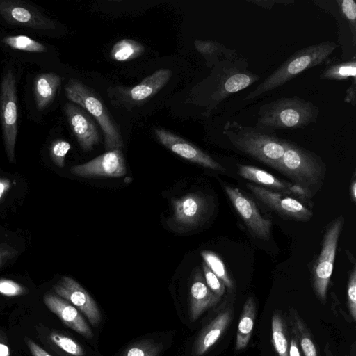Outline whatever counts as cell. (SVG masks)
Returning <instances> with one entry per match:
<instances>
[{
	"instance_id": "27",
	"label": "cell",
	"mask_w": 356,
	"mask_h": 356,
	"mask_svg": "<svg viewBox=\"0 0 356 356\" xmlns=\"http://www.w3.org/2000/svg\"><path fill=\"white\" fill-rule=\"evenodd\" d=\"M201 255L204 262L209 266L211 271L218 277L229 289V292L234 293L236 285L231 277L224 262L215 252L209 250H203Z\"/></svg>"
},
{
	"instance_id": "16",
	"label": "cell",
	"mask_w": 356,
	"mask_h": 356,
	"mask_svg": "<svg viewBox=\"0 0 356 356\" xmlns=\"http://www.w3.org/2000/svg\"><path fill=\"white\" fill-rule=\"evenodd\" d=\"M172 74L170 70L160 69L134 86L120 87L118 89L120 99L123 104H140L159 92L169 81Z\"/></svg>"
},
{
	"instance_id": "5",
	"label": "cell",
	"mask_w": 356,
	"mask_h": 356,
	"mask_svg": "<svg viewBox=\"0 0 356 356\" xmlns=\"http://www.w3.org/2000/svg\"><path fill=\"white\" fill-rule=\"evenodd\" d=\"M274 169L289 177L293 184L302 188L308 195L310 188L322 180L324 165L313 152L287 140L284 154Z\"/></svg>"
},
{
	"instance_id": "4",
	"label": "cell",
	"mask_w": 356,
	"mask_h": 356,
	"mask_svg": "<svg viewBox=\"0 0 356 356\" xmlns=\"http://www.w3.org/2000/svg\"><path fill=\"white\" fill-rule=\"evenodd\" d=\"M65 93L69 100L86 110L97 122L103 132L106 149L121 150L123 140L120 131L98 95L74 79L69 80Z\"/></svg>"
},
{
	"instance_id": "14",
	"label": "cell",
	"mask_w": 356,
	"mask_h": 356,
	"mask_svg": "<svg viewBox=\"0 0 356 356\" xmlns=\"http://www.w3.org/2000/svg\"><path fill=\"white\" fill-rule=\"evenodd\" d=\"M70 171L81 177H122L127 172L124 158L120 149L107 151L83 164L74 165Z\"/></svg>"
},
{
	"instance_id": "33",
	"label": "cell",
	"mask_w": 356,
	"mask_h": 356,
	"mask_svg": "<svg viewBox=\"0 0 356 356\" xmlns=\"http://www.w3.org/2000/svg\"><path fill=\"white\" fill-rule=\"evenodd\" d=\"M341 15L348 22L352 33V41L356 44V3L354 0L337 1Z\"/></svg>"
},
{
	"instance_id": "35",
	"label": "cell",
	"mask_w": 356,
	"mask_h": 356,
	"mask_svg": "<svg viewBox=\"0 0 356 356\" xmlns=\"http://www.w3.org/2000/svg\"><path fill=\"white\" fill-rule=\"evenodd\" d=\"M347 305L350 318L356 321V268L354 266L349 274L347 285Z\"/></svg>"
},
{
	"instance_id": "28",
	"label": "cell",
	"mask_w": 356,
	"mask_h": 356,
	"mask_svg": "<svg viewBox=\"0 0 356 356\" xmlns=\"http://www.w3.org/2000/svg\"><path fill=\"white\" fill-rule=\"evenodd\" d=\"M356 79V61L351 60L339 63L325 68L320 74L322 80H346L349 78Z\"/></svg>"
},
{
	"instance_id": "6",
	"label": "cell",
	"mask_w": 356,
	"mask_h": 356,
	"mask_svg": "<svg viewBox=\"0 0 356 356\" xmlns=\"http://www.w3.org/2000/svg\"><path fill=\"white\" fill-rule=\"evenodd\" d=\"M344 223L342 216L327 226L322 240L321 249L311 271V281L316 297L322 305L327 302V293L333 271L340 234Z\"/></svg>"
},
{
	"instance_id": "20",
	"label": "cell",
	"mask_w": 356,
	"mask_h": 356,
	"mask_svg": "<svg viewBox=\"0 0 356 356\" xmlns=\"http://www.w3.org/2000/svg\"><path fill=\"white\" fill-rule=\"evenodd\" d=\"M238 174L241 177L255 182L260 186L284 192L286 194L292 193L300 197H305L307 195L302 188L283 181L263 169L248 165H238Z\"/></svg>"
},
{
	"instance_id": "17",
	"label": "cell",
	"mask_w": 356,
	"mask_h": 356,
	"mask_svg": "<svg viewBox=\"0 0 356 356\" xmlns=\"http://www.w3.org/2000/svg\"><path fill=\"white\" fill-rule=\"evenodd\" d=\"M44 302L49 310L72 330L88 339L93 338V332L80 311L65 299L54 294L44 296Z\"/></svg>"
},
{
	"instance_id": "11",
	"label": "cell",
	"mask_w": 356,
	"mask_h": 356,
	"mask_svg": "<svg viewBox=\"0 0 356 356\" xmlns=\"http://www.w3.org/2000/svg\"><path fill=\"white\" fill-rule=\"evenodd\" d=\"M154 131L161 144L180 157L207 168L225 172L211 156L184 138L161 127L154 128Z\"/></svg>"
},
{
	"instance_id": "32",
	"label": "cell",
	"mask_w": 356,
	"mask_h": 356,
	"mask_svg": "<svg viewBox=\"0 0 356 356\" xmlns=\"http://www.w3.org/2000/svg\"><path fill=\"white\" fill-rule=\"evenodd\" d=\"M49 339L57 347L71 356H85L82 346L67 336L52 332L49 335Z\"/></svg>"
},
{
	"instance_id": "26",
	"label": "cell",
	"mask_w": 356,
	"mask_h": 356,
	"mask_svg": "<svg viewBox=\"0 0 356 356\" xmlns=\"http://www.w3.org/2000/svg\"><path fill=\"white\" fill-rule=\"evenodd\" d=\"M144 46L131 39H122L115 42L111 50V57L118 62H127L143 54Z\"/></svg>"
},
{
	"instance_id": "40",
	"label": "cell",
	"mask_w": 356,
	"mask_h": 356,
	"mask_svg": "<svg viewBox=\"0 0 356 356\" xmlns=\"http://www.w3.org/2000/svg\"><path fill=\"white\" fill-rule=\"evenodd\" d=\"M26 343L33 356H51L42 348L31 339H26Z\"/></svg>"
},
{
	"instance_id": "7",
	"label": "cell",
	"mask_w": 356,
	"mask_h": 356,
	"mask_svg": "<svg viewBox=\"0 0 356 356\" xmlns=\"http://www.w3.org/2000/svg\"><path fill=\"white\" fill-rule=\"evenodd\" d=\"M0 119L6 152L10 162L13 163L17 134V99L15 77L11 69L5 73L1 83Z\"/></svg>"
},
{
	"instance_id": "24",
	"label": "cell",
	"mask_w": 356,
	"mask_h": 356,
	"mask_svg": "<svg viewBox=\"0 0 356 356\" xmlns=\"http://www.w3.org/2000/svg\"><path fill=\"white\" fill-rule=\"evenodd\" d=\"M271 342L277 356H289L290 330L281 310H275L271 318Z\"/></svg>"
},
{
	"instance_id": "8",
	"label": "cell",
	"mask_w": 356,
	"mask_h": 356,
	"mask_svg": "<svg viewBox=\"0 0 356 356\" xmlns=\"http://www.w3.org/2000/svg\"><path fill=\"white\" fill-rule=\"evenodd\" d=\"M226 297L216 310L214 316L199 333L192 348L193 356L207 353L224 335L234 316V297Z\"/></svg>"
},
{
	"instance_id": "23",
	"label": "cell",
	"mask_w": 356,
	"mask_h": 356,
	"mask_svg": "<svg viewBox=\"0 0 356 356\" xmlns=\"http://www.w3.org/2000/svg\"><path fill=\"white\" fill-rule=\"evenodd\" d=\"M60 83V76L53 72L37 76L34 82V94L38 111L44 110L51 103Z\"/></svg>"
},
{
	"instance_id": "44",
	"label": "cell",
	"mask_w": 356,
	"mask_h": 356,
	"mask_svg": "<svg viewBox=\"0 0 356 356\" xmlns=\"http://www.w3.org/2000/svg\"><path fill=\"white\" fill-rule=\"evenodd\" d=\"M350 195L353 202L356 201V181L353 179L350 186Z\"/></svg>"
},
{
	"instance_id": "1",
	"label": "cell",
	"mask_w": 356,
	"mask_h": 356,
	"mask_svg": "<svg viewBox=\"0 0 356 356\" xmlns=\"http://www.w3.org/2000/svg\"><path fill=\"white\" fill-rule=\"evenodd\" d=\"M319 111L312 102L298 97H282L262 104L255 128L272 134L277 129L303 128L315 122Z\"/></svg>"
},
{
	"instance_id": "21",
	"label": "cell",
	"mask_w": 356,
	"mask_h": 356,
	"mask_svg": "<svg viewBox=\"0 0 356 356\" xmlns=\"http://www.w3.org/2000/svg\"><path fill=\"white\" fill-rule=\"evenodd\" d=\"M291 333L295 337L304 356H321L318 344L307 323L296 309L290 308L285 315Z\"/></svg>"
},
{
	"instance_id": "34",
	"label": "cell",
	"mask_w": 356,
	"mask_h": 356,
	"mask_svg": "<svg viewBox=\"0 0 356 356\" xmlns=\"http://www.w3.org/2000/svg\"><path fill=\"white\" fill-rule=\"evenodd\" d=\"M70 149L71 145L63 139H56L51 143L49 155L56 165L64 167L65 156Z\"/></svg>"
},
{
	"instance_id": "42",
	"label": "cell",
	"mask_w": 356,
	"mask_h": 356,
	"mask_svg": "<svg viewBox=\"0 0 356 356\" xmlns=\"http://www.w3.org/2000/svg\"><path fill=\"white\" fill-rule=\"evenodd\" d=\"M252 3L263 7L265 9H270L274 3H290L291 1H251Z\"/></svg>"
},
{
	"instance_id": "13",
	"label": "cell",
	"mask_w": 356,
	"mask_h": 356,
	"mask_svg": "<svg viewBox=\"0 0 356 356\" xmlns=\"http://www.w3.org/2000/svg\"><path fill=\"white\" fill-rule=\"evenodd\" d=\"M0 15L8 24L40 30L56 28L55 22L33 6L19 1L0 0Z\"/></svg>"
},
{
	"instance_id": "38",
	"label": "cell",
	"mask_w": 356,
	"mask_h": 356,
	"mask_svg": "<svg viewBox=\"0 0 356 356\" xmlns=\"http://www.w3.org/2000/svg\"><path fill=\"white\" fill-rule=\"evenodd\" d=\"M16 254V252L10 247L0 246V267L8 260L12 259Z\"/></svg>"
},
{
	"instance_id": "39",
	"label": "cell",
	"mask_w": 356,
	"mask_h": 356,
	"mask_svg": "<svg viewBox=\"0 0 356 356\" xmlns=\"http://www.w3.org/2000/svg\"><path fill=\"white\" fill-rule=\"evenodd\" d=\"M356 79H353L352 84L347 88L344 102L350 104L352 106L355 105L356 101Z\"/></svg>"
},
{
	"instance_id": "18",
	"label": "cell",
	"mask_w": 356,
	"mask_h": 356,
	"mask_svg": "<svg viewBox=\"0 0 356 356\" xmlns=\"http://www.w3.org/2000/svg\"><path fill=\"white\" fill-rule=\"evenodd\" d=\"M175 222L184 226H193L200 223L208 210L206 198L197 193H190L172 202Z\"/></svg>"
},
{
	"instance_id": "10",
	"label": "cell",
	"mask_w": 356,
	"mask_h": 356,
	"mask_svg": "<svg viewBox=\"0 0 356 356\" xmlns=\"http://www.w3.org/2000/svg\"><path fill=\"white\" fill-rule=\"evenodd\" d=\"M223 187L233 207L251 233L260 239L268 240L271 233L272 222L264 218L252 200L238 188L227 184Z\"/></svg>"
},
{
	"instance_id": "15",
	"label": "cell",
	"mask_w": 356,
	"mask_h": 356,
	"mask_svg": "<svg viewBox=\"0 0 356 356\" xmlns=\"http://www.w3.org/2000/svg\"><path fill=\"white\" fill-rule=\"evenodd\" d=\"M68 124L83 151H90L99 142L98 128L92 117L83 108L66 103L64 106Z\"/></svg>"
},
{
	"instance_id": "25",
	"label": "cell",
	"mask_w": 356,
	"mask_h": 356,
	"mask_svg": "<svg viewBox=\"0 0 356 356\" xmlns=\"http://www.w3.org/2000/svg\"><path fill=\"white\" fill-rule=\"evenodd\" d=\"M259 79V77L257 75L250 72H236L230 74L224 79L213 94V106L218 104L229 95L246 88Z\"/></svg>"
},
{
	"instance_id": "41",
	"label": "cell",
	"mask_w": 356,
	"mask_h": 356,
	"mask_svg": "<svg viewBox=\"0 0 356 356\" xmlns=\"http://www.w3.org/2000/svg\"><path fill=\"white\" fill-rule=\"evenodd\" d=\"M289 356H304L295 337L290 332V346Z\"/></svg>"
},
{
	"instance_id": "19",
	"label": "cell",
	"mask_w": 356,
	"mask_h": 356,
	"mask_svg": "<svg viewBox=\"0 0 356 356\" xmlns=\"http://www.w3.org/2000/svg\"><path fill=\"white\" fill-rule=\"evenodd\" d=\"M222 298L213 293L206 284L200 270H196L190 287L189 314L192 322L213 307Z\"/></svg>"
},
{
	"instance_id": "12",
	"label": "cell",
	"mask_w": 356,
	"mask_h": 356,
	"mask_svg": "<svg viewBox=\"0 0 356 356\" xmlns=\"http://www.w3.org/2000/svg\"><path fill=\"white\" fill-rule=\"evenodd\" d=\"M54 289L58 296L81 312L93 327H97L99 325L102 314L96 302L76 280L63 276L54 285Z\"/></svg>"
},
{
	"instance_id": "46",
	"label": "cell",
	"mask_w": 356,
	"mask_h": 356,
	"mask_svg": "<svg viewBox=\"0 0 356 356\" xmlns=\"http://www.w3.org/2000/svg\"><path fill=\"white\" fill-rule=\"evenodd\" d=\"M324 356H335L332 351L330 345L329 343H326L324 347Z\"/></svg>"
},
{
	"instance_id": "30",
	"label": "cell",
	"mask_w": 356,
	"mask_h": 356,
	"mask_svg": "<svg viewBox=\"0 0 356 356\" xmlns=\"http://www.w3.org/2000/svg\"><path fill=\"white\" fill-rule=\"evenodd\" d=\"M2 42L6 46L19 51L43 53L47 50L44 44L24 35H8L2 39Z\"/></svg>"
},
{
	"instance_id": "43",
	"label": "cell",
	"mask_w": 356,
	"mask_h": 356,
	"mask_svg": "<svg viewBox=\"0 0 356 356\" xmlns=\"http://www.w3.org/2000/svg\"><path fill=\"white\" fill-rule=\"evenodd\" d=\"M10 181L8 179L0 178V200L10 187Z\"/></svg>"
},
{
	"instance_id": "9",
	"label": "cell",
	"mask_w": 356,
	"mask_h": 356,
	"mask_svg": "<svg viewBox=\"0 0 356 356\" xmlns=\"http://www.w3.org/2000/svg\"><path fill=\"white\" fill-rule=\"evenodd\" d=\"M246 186L264 204L283 217L307 221L313 216L312 211L296 198L257 184L248 183Z\"/></svg>"
},
{
	"instance_id": "37",
	"label": "cell",
	"mask_w": 356,
	"mask_h": 356,
	"mask_svg": "<svg viewBox=\"0 0 356 356\" xmlns=\"http://www.w3.org/2000/svg\"><path fill=\"white\" fill-rule=\"evenodd\" d=\"M26 289L19 283L9 279H0V294L7 297H15L24 294Z\"/></svg>"
},
{
	"instance_id": "36",
	"label": "cell",
	"mask_w": 356,
	"mask_h": 356,
	"mask_svg": "<svg viewBox=\"0 0 356 356\" xmlns=\"http://www.w3.org/2000/svg\"><path fill=\"white\" fill-rule=\"evenodd\" d=\"M204 277L207 285L216 296L222 298L225 292V283L217 277L204 263H202Z\"/></svg>"
},
{
	"instance_id": "45",
	"label": "cell",
	"mask_w": 356,
	"mask_h": 356,
	"mask_svg": "<svg viewBox=\"0 0 356 356\" xmlns=\"http://www.w3.org/2000/svg\"><path fill=\"white\" fill-rule=\"evenodd\" d=\"M0 356H10L8 346L2 343H0Z\"/></svg>"
},
{
	"instance_id": "31",
	"label": "cell",
	"mask_w": 356,
	"mask_h": 356,
	"mask_svg": "<svg viewBox=\"0 0 356 356\" xmlns=\"http://www.w3.org/2000/svg\"><path fill=\"white\" fill-rule=\"evenodd\" d=\"M194 46L200 54L211 62L222 54L228 55L229 57L234 56V51L227 49L224 45L216 41L195 40Z\"/></svg>"
},
{
	"instance_id": "22",
	"label": "cell",
	"mask_w": 356,
	"mask_h": 356,
	"mask_svg": "<svg viewBox=\"0 0 356 356\" xmlns=\"http://www.w3.org/2000/svg\"><path fill=\"white\" fill-rule=\"evenodd\" d=\"M257 313L255 299L249 296L243 304L238 323L235 343L236 351H241L248 346L252 335Z\"/></svg>"
},
{
	"instance_id": "3",
	"label": "cell",
	"mask_w": 356,
	"mask_h": 356,
	"mask_svg": "<svg viewBox=\"0 0 356 356\" xmlns=\"http://www.w3.org/2000/svg\"><path fill=\"white\" fill-rule=\"evenodd\" d=\"M336 48V43L325 41L297 51L248 93L245 99L252 100L286 83L302 72L323 64Z\"/></svg>"
},
{
	"instance_id": "2",
	"label": "cell",
	"mask_w": 356,
	"mask_h": 356,
	"mask_svg": "<svg viewBox=\"0 0 356 356\" xmlns=\"http://www.w3.org/2000/svg\"><path fill=\"white\" fill-rule=\"evenodd\" d=\"M223 134L238 150L273 168L283 156L287 141L236 122H227Z\"/></svg>"
},
{
	"instance_id": "29",
	"label": "cell",
	"mask_w": 356,
	"mask_h": 356,
	"mask_svg": "<svg viewBox=\"0 0 356 356\" xmlns=\"http://www.w3.org/2000/svg\"><path fill=\"white\" fill-rule=\"evenodd\" d=\"M163 344L152 339H144L127 346L120 356H161Z\"/></svg>"
},
{
	"instance_id": "47",
	"label": "cell",
	"mask_w": 356,
	"mask_h": 356,
	"mask_svg": "<svg viewBox=\"0 0 356 356\" xmlns=\"http://www.w3.org/2000/svg\"><path fill=\"white\" fill-rule=\"evenodd\" d=\"M346 356H356V343H355V341L353 342L350 349V351Z\"/></svg>"
}]
</instances>
